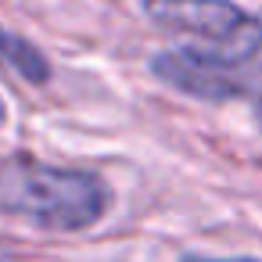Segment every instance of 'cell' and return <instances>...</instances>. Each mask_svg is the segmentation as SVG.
I'll use <instances>...</instances> for the list:
<instances>
[{
	"label": "cell",
	"instance_id": "1",
	"mask_svg": "<svg viewBox=\"0 0 262 262\" xmlns=\"http://www.w3.org/2000/svg\"><path fill=\"white\" fill-rule=\"evenodd\" d=\"M112 208V187L90 169L51 165L29 155L0 158V212L47 233H83Z\"/></svg>",
	"mask_w": 262,
	"mask_h": 262
},
{
	"label": "cell",
	"instance_id": "2",
	"mask_svg": "<svg viewBox=\"0 0 262 262\" xmlns=\"http://www.w3.org/2000/svg\"><path fill=\"white\" fill-rule=\"evenodd\" d=\"M140 8L165 33L190 36L237 61L262 58V15L233 0H140Z\"/></svg>",
	"mask_w": 262,
	"mask_h": 262
},
{
	"label": "cell",
	"instance_id": "3",
	"mask_svg": "<svg viewBox=\"0 0 262 262\" xmlns=\"http://www.w3.org/2000/svg\"><path fill=\"white\" fill-rule=\"evenodd\" d=\"M244 65L248 61H237L212 47H169L151 58V76L183 97L226 104L251 94V76Z\"/></svg>",
	"mask_w": 262,
	"mask_h": 262
},
{
	"label": "cell",
	"instance_id": "4",
	"mask_svg": "<svg viewBox=\"0 0 262 262\" xmlns=\"http://www.w3.org/2000/svg\"><path fill=\"white\" fill-rule=\"evenodd\" d=\"M0 69L15 72L18 79H26V83H33V86H43V83L51 79V61H47V54H43L33 40L11 33V29H4V26H0Z\"/></svg>",
	"mask_w": 262,
	"mask_h": 262
},
{
	"label": "cell",
	"instance_id": "5",
	"mask_svg": "<svg viewBox=\"0 0 262 262\" xmlns=\"http://www.w3.org/2000/svg\"><path fill=\"white\" fill-rule=\"evenodd\" d=\"M183 262H262V258H251V255H226V258H212V255H187Z\"/></svg>",
	"mask_w": 262,
	"mask_h": 262
},
{
	"label": "cell",
	"instance_id": "6",
	"mask_svg": "<svg viewBox=\"0 0 262 262\" xmlns=\"http://www.w3.org/2000/svg\"><path fill=\"white\" fill-rule=\"evenodd\" d=\"M0 262H18V258H15V255H11V251H8L4 244H0Z\"/></svg>",
	"mask_w": 262,
	"mask_h": 262
}]
</instances>
